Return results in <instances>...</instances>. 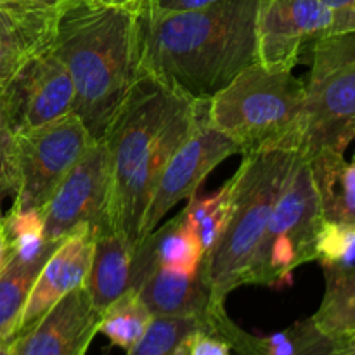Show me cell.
Returning a JSON list of instances; mask_svg holds the SVG:
<instances>
[{
	"mask_svg": "<svg viewBox=\"0 0 355 355\" xmlns=\"http://www.w3.org/2000/svg\"><path fill=\"white\" fill-rule=\"evenodd\" d=\"M340 345V354L342 355H355V335L345 336V338H336Z\"/></svg>",
	"mask_w": 355,
	"mask_h": 355,
	"instance_id": "31",
	"label": "cell"
},
{
	"mask_svg": "<svg viewBox=\"0 0 355 355\" xmlns=\"http://www.w3.org/2000/svg\"><path fill=\"white\" fill-rule=\"evenodd\" d=\"M61 241L35 260H23L7 252L6 262L0 267V343L10 342L16 336L17 324L24 311L28 297L42 267Z\"/></svg>",
	"mask_w": 355,
	"mask_h": 355,
	"instance_id": "19",
	"label": "cell"
},
{
	"mask_svg": "<svg viewBox=\"0 0 355 355\" xmlns=\"http://www.w3.org/2000/svg\"><path fill=\"white\" fill-rule=\"evenodd\" d=\"M10 2H24V0H0V3H10Z\"/></svg>",
	"mask_w": 355,
	"mask_h": 355,
	"instance_id": "35",
	"label": "cell"
},
{
	"mask_svg": "<svg viewBox=\"0 0 355 355\" xmlns=\"http://www.w3.org/2000/svg\"><path fill=\"white\" fill-rule=\"evenodd\" d=\"M151 9L159 12H184V10H198L211 6L218 0H139Z\"/></svg>",
	"mask_w": 355,
	"mask_h": 355,
	"instance_id": "29",
	"label": "cell"
},
{
	"mask_svg": "<svg viewBox=\"0 0 355 355\" xmlns=\"http://www.w3.org/2000/svg\"><path fill=\"white\" fill-rule=\"evenodd\" d=\"M137 7L103 0H55L49 47L75 87L73 113L101 141L141 78Z\"/></svg>",
	"mask_w": 355,
	"mask_h": 355,
	"instance_id": "3",
	"label": "cell"
},
{
	"mask_svg": "<svg viewBox=\"0 0 355 355\" xmlns=\"http://www.w3.org/2000/svg\"><path fill=\"white\" fill-rule=\"evenodd\" d=\"M326 290L312 322L331 338L355 335V266L322 267Z\"/></svg>",
	"mask_w": 355,
	"mask_h": 355,
	"instance_id": "21",
	"label": "cell"
},
{
	"mask_svg": "<svg viewBox=\"0 0 355 355\" xmlns=\"http://www.w3.org/2000/svg\"><path fill=\"white\" fill-rule=\"evenodd\" d=\"M355 139V31L328 35L311 47L298 127V151L309 162L343 158Z\"/></svg>",
	"mask_w": 355,
	"mask_h": 355,
	"instance_id": "6",
	"label": "cell"
},
{
	"mask_svg": "<svg viewBox=\"0 0 355 355\" xmlns=\"http://www.w3.org/2000/svg\"><path fill=\"white\" fill-rule=\"evenodd\" d=\"M238 153V146L208 121L205 110L196 127L173 153L159 177L142 220L139 241L151 234L177 203L196 196L201 182L224 159Z\"/></svg>",
	"mask_w": 355,
	"mask_h": 355,
	"instance_id": "10",
	"label": "cell"
},
{
	"mask_svg": "<svg viewBox=\"0 0 355 355\" xmlns=\"http://www.w3.org/2000/svg\"><path fill=\"white\" fill-rule=\"evenodd\" d=\"M134 248L141 250L151 262L184 274H196L205 255L196 232L182 211L142 238Z\"/></svg>",
	"mask_w": 355,
	"mask_h": 355,
	"instance_id": "18",
	"label": "cell"
},
{
	"mask_svg": "<svg viewBox=\"0 0 355 355\" xmlns=\"http://www.w3.org/2000/svg\"><path fill=\"white\" fill-rule=\"evenodd\" d=\"M0 125H2V116H0Z\"/></svg>",
	"mask_w": 355,
	"mask_h": 355,
	"instance_id": "37",
	"label": "cell"
},
{
	"mask_svg": "<svg viewBox=\"0 0 355 355\" xmlns=\"http://www.w3.org/2000/svg\"><path fill=\"white\" fill-rule=\"evenodd\" d=\"M14 193V134L0 125V201Z\"/></svg>",
	"mask_w": 355,
	"mask_h": 355,
	"instance_id": "27",
	"label": "cell"
},
{
	"mask_svg": "<svg viewBox=\"0 0 355 355\" xmlns=\"http://www.w3.org/2000/svg\"><path fill=\"white\" fill-rule=\"evenodd\" d=\"M324 224L322 201L314 172L298 155L270 214L248 284L281 288L302 263L315 260V241Z\"/></svg>",
	"mask_w": 355,
	"mask_h": 355,
	"instance_id": "7",
	"label": "cell"
},
{
	"mask_svg": "<svg viewBox=\"0 0 355 355\" xmlns=\"http://www.w3.org/2000/svg\"><path fill=\"white\" fill-rule=\"evenodd\" d=\"M94 236L96 231L82 227L66 236L55 246L31 288L17 324L16 336L37 324L62 297L85 284L92 259Z\"/></svg>",
	"mask_w": 355,
	"mask_h": 355,
	"instance_id": "15",
	"label": "cell"
},
{
	"mask_svg": "<svg viewBox=\"0 0 355 355\" xmlns=\"http://www.w3.org/2000/svg\"><path fill=\"white\" fill-rule=\"evenodd\" d=\"M180 355H234V349L229 340L211 326L208 318L184 340Z\"/></svg>",
	"mask_w": 355,
	"mask_h": 355,
	"instance_id": "26",
	"label": "cell"
},
{
	"mask_svg": "<svg viewBox=\"0 0 355 355\" xmlns=\"http://www.w3.org/2000/svg\"><path fill=\"white\" fill-rule=\"evenodd\" d=\"M333 35V14L321 0H257V64L293 71L305 47Z\"/></svg>",
	"mask_w": 355,
	"mask_h": 355,
	"instance_id": "11",
	"label": "cell"
},
{
	"mask_svg": "<svg viewBox=\"0 0 355 355\" xmlns=\"http://www.w3.org/2000/svg\"><path fill=\"white\" fill-rule=\"evenodd\" d=\"M315 260L322 267H352L355 263V231L324 220L315 241Z\"/></svg>",
	"mask_w": 355,
	"mask_h": 355,
	"instance_id": "25",
	"label": "cell"
},
{
	"mask_svg": "<svg viewBox=\"0 0 355 355\" xmlns=\"http://www.w3.org/2000/svg\"><path fill=\"white\" fill-rule=\"evenodd\" d=\"M0 355H14L12 340H10V342H2V343H0Z\"/></svg>",
	"mask_w": 355,
	"mask_h": 355,
	"instance_id": "32",
	"label": "cell"
},
{
	"mask_svg": "<svg viewBox=\"0 0 355 355\" xmlns=\"http://www.w3.org/2000/svg\"><path fill=\"white\" fill-rule=\"evenodd\" d=\"M3 262H6V260H2V262H0V267H2V266H3Z\"/></svg>",
	"mask_w": 355,
	"mask_h": 355,
	"instance_id": "36",
	"label": "cell"
},
{
	"mask_svg": "<svg viewBox=\"0 0 355 355\" xmlns=\"http://www.w3.org/2000/svg\"><path fill=\"white\" fill-rule=\"evenodd\" d=\"M101 315L85 288H76L12 340L14 355H85L99 333Z\"/></svg>",
	"mask_w": 355,
	"mask_h": 355,
	"instance_id": "14",
	"label": "cell"
},
{
	"mask_svg": "<svg viewBox=\"0 0 355 355\" xmlns=\"http://www.w3.org/2000/svg\"><path fill=\"white\" fill-rule=\"evenodd\" d=\"M54 2L0 3V89L49 45Z\"/></svg>",
	"mask_w": 355,
	"mask_h": 355,
	"instance_id": "16",
	"label": "cell"
},
{
	"mask_svg": "<svg viewBox=\"0 0 355 355\" xmlns=\"http://www.w3.org/2000/svg\"><path fill=\"white\" fill-rule=\"evenodd\" d=\"M75 87L68 69L51 47L26 64L0 89V116L12 134L31 130L73 113Z\"/></svg>",
	"mask_w": 355,
	"mask_h": 355,
	"instance_id": "9",
	"label": "cell"
},
{
	"mask_svg": "<svg viewBox=\"0 0 355 355\" xmlns=\"http://www.w3.org/2000/svg\"><path fill=\"white\" fill-rule=\"evenodd\" d=\"M305 82L291 71L260 64L243 69L207 103V118L227 135L239 155L269 148L298 151Z\"/></svg>",
	"mask_w": 355,
	"mask_h": 355,
	"instance_id": "5",
	"label": "cell"
},
{
	"mask_svg": "<svg viewBox=\"0 0 355 355\" xmlns=\"http://www.w3.org/2000/svg\"><path fill=\"white\" fill-rule=\"evenodd\" d=\"M205 110L207 103L186 99L142 73L103 137L110 168L103 227L137 245L156 184Z\"/></svg>",
	"mask_w": 355,
	"mask_h": 355,
	"instance_id": "2",
	"label": "cell"
},
{
	"mask_svg": "<svg viewBox=\"0 0 355 355\" xmlns=\"http://www.w3.org/2000/svg\"><path fill=\"white\" fill-rule=\"evenodd\" d=\"M257 0H218L184 12L139 2L141 71L196 103H208L257 62Z\"/></svg>",
	"mask_w": 355,
	"mask_h": 355,
	"instance_id": "1",
	"label": "cell"
},
{
	"mask_svg": "<svg viewBox=\"0 0 355 355\" xmlns=\"http://www.w3.org/2000/svg\"><path fill=\"white\" fill-rule=\"evenodd\" d=\"M307 355H342L340 354L338 340L331 338V336L328 335H322L321 338H319V342L312 347L311 352Z\"/></svg>",
	"mask_w": 355,
	"mask_h": 355,
	"instance_id": "30",
	"label": "cell"
},
{
	"mask_svg": "<svg viewBox=\"0 0 355 355\" xmlns=\"http://www.w3.org/2000/svg\"><path fill=\"white\" fill-rule=\"evenodd\" d=\"M75 113L14 134L12 211H42L69 170L94 144Z\"/></svg>",
	"mask_w": 355,
	"mask_h": 355,
	"instance_id": "8",
	"label": "cell"
},
{
	"mask_svg": "<svg viewBox=\"0 0 355 355\" xmlns=\"http://www.w3.org/2000/svg\"><path fill=\"white\" fill-rule=\"evenodd\" d=\"M24 2H31V3H51V2H55V0H24Z\"/></svg>",
	"mask_w": 355,
	"mask_h": 355,
	"instance_id": "34",
	"label": "cell"
},
{
	"mask_svg": "<svg viewBox=\"0 0 355 355\" xmlns=\"http://www.w3.org/2000/svg\"><path fill=\"white\" fill-rule=\"evenodd\" d=\"M187 222L196 232L205 253L217 243L227 225L231 214V200H229V182H225L217 193L210 196L189 200V205L182 210Z\"/></svg>",
	"mask_w": 355,
	"mask_h": 355,
	"instance_id": "23",
	"label": "cell"
},
{
	"mask_svg": "<svg viewBox=\"0 0 355 355\" xmlns=\"http://www.w3.org/2000/svg\"><path fill=\"white\" fill-rule=\"evenodd\" d=\"M333 14V35L355 31V0H321Z\"/></svg>",
	"mask_w": 355,
	"mask_h": 355,
	"instance_id": "28",
	"label": "cell"
},
{
	"mask_svg": "<svg viewBox=\"0 0 355 355\" xmlns=\"http://www.w3.org/2000/svg\"><path fill=\"white\" fill-rule=\"evenodd\" d=\"M300 151L269 148L243 155L241 165L229 182L231 214L220 238L203 255L200 274L210 288L215 305L236 288L248 284L270 214L290 177Z\"/></svg>",
	"mask_w": 355,
	"mask_h": 355,
	"instance_id": "4",
	"label": "cell"
},
{
	"mask_svg": "<svg viewBox=\"0 0 355 355\" xmlns=\"http://www.w3.org/2000/svg\"><path fill=\"white\" fill-rule=\"evenodd\" d=\"M132 255L134 245L121 232L110 227L97 229L89 274L83 288L101 314L130 291Z\"/></svg>",
	"mask_w": 355,
	"mask_h": 355,
	"instance_id": "17",
	"label": "cell"
},
{
	"mask_svg": "<svg viewBox=\"0 0 355 355\" xmlns=\"http://www.w3.org/2000/svg\"><path fill=\"white\" fill-rule=\"evenodd\" d=\"M151 319V312L146 309L137 293L127 291L103 312L99 333L110 340L111 345L127 352L144 336Z\"/></svg>",
	"mask_w": 355,
	"mask_h": 355,
	"instance_id": "22",
	"label": "cell"
},
{
	"mask_svg": "<svg viewBox=\"0 0 355 355\" xmlns=\"http://www.w3.org/2000/svg\"><path fill=\"white\" fill-rule=\"evenodd\" d=\"M309 162V159H307ZM318 182L324 220L355 231V158H322L309 162Z\"/></svg>",
	"mask_w": 355,
	"mask_h": 355,
	"instance_id": "20",
	"label": "cell"
},
{
	"mask_svg": "<svg viewBox=\"0 0 355 355\" xmlns=\"http://www.w3.org/2000/svg\"><path fill=\"white\" fill-rule=\"evenodd\" d=\"M106 3H116V6H134L139 3V0H103Z\"/></svg>",
	"mask_w": 355,
	"mask_h": 355,
	"instance_id": "33",
	"label": "cell"
},
{
	"mask_svg": "<svg viewBox=\"0 0 355 355\" xmlns=\"http://www.w3.org/2000/svg\"><path fill=\"white\" fill-rule=\"evenodd\" d=\"M107 196V149L101 139L69 170L42 210L45 241H61L82 227H103Z\"/></svg>",
	"mask_w": 355,
	"mask_h": 355,
	"instance_id": "12",
	"label": "cell"
},
{
	"mask_svg": "<svg viewBox=\"0 0 355 355\" xmlns=\"http://www.w3.org/2000/svg\"><path fill=\"white\" fill-rule=\"evenodd\" d=\"M198 318H162L151 319L144 336L127 350V355H180L182 343L191 333L203 324Z\"/></svg>",
	"mask_w": 355,
	"mask_h": 355,
	"instance_id": "24",
	"label": "cell"
},
{
	"mask_svg": "<svg viewBox=\"0 0 355 355\" xmlns=\"http://www.w3.org/2000/svg\"><path fill=\"white\" fill-rule=\"evenodd\" d=\"M130 291H135L153 318L208 319L225 307L215 305L210 288L198 270L184 274L151 262L134 248L130 267Z\"/></svg>",
	"mask_w": 355,
	"mask_h": 355,
	"instance_id": "13",
	"label": "cell"
}]
</instances>
